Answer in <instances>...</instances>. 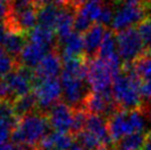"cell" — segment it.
I'll list each match as a JSON object with an SVG mask.
<instances>
[{
	"label": "cell",
	"mask_w": 151,
	"mask_h": 150,
	"mask_svg": "<svg viewBox=\"0 0 151 150\" xmlns=\"http://www.w3.org/2000/svg\"><path fill=\"white\" fill-rule=\"evenodd\" d=\"M88 112L84 108H74V117H73V125L71 133L74 137H76L80 133H82L86 127Z\"/></svg>",
	"instance_id": "obj_26"
},
{
	"label": "cell",
	"mask_w": 151,
	"mask_h": 150,
	"mask_svg": "<svg viewBox=\"0 0 151 150\" xmlns=\"http://www.w3.org/2000/svg\"><path fill=\"white\" fill-rule=\"evenodd\" d=\"M50 51V49H47L45 46L29 41L23 48L18 61L20 63V65L30 67V69H35Z\"/></svg>",
	"instance_id": "obj_13"
},
{
	"label": "cell",
	"mask_w": 151,
	"mask_h": 150,
	"mask_svg": "<svg viewBox=\"0 0 151 150\" xmlns=\"http://www.w3.org/2000/svg\"><path fill=\"white\" fill-rule=\"evenodd\" d=\"M107 29L105 25L101 23H94L89 28L84 35V44H85V56L87 60L97 58L98 51L101 45V42L104 40Z\"/></svg>",
	"instance_id": "obj_12"
},
{
	"label": "cell",
	"mask_w": 151,
	"mask_h": 150,
	"mask_svg": "<svg viewBox=\"0 0 151 150\" xmlns=\"http://www.w3.org/2000/svg\"><path fill=\"white\" fill-rule=\"evenodd\" d=\"M63 71V58L59 52V49L55 48L51 50L42 58L39 65L34 69L37 79H56Z\"/></svg>",
	"instance_id": "obj_11"
},
{
	"label": "cell",
	"mask_w": 151,
	"mask_h": 150,
	"mask_svg": "<svg viewBox=\"0 0 151 150\" xmlns=\"http://www.w3.org/2000/svg\"><path fill=\"white\" fill-rule=\"evenodd\" d=\"M87 79H82L62 73L61 84L65 103L73 108H83L85 100L91 93L87 91Z\"/></svg>",
	"instance_id": "obj_7"
},
{
	"label": "cell",
	"mask_w": 151,
	"mask_h": 150,
	"mask_svg": "<svg viewBox=\"0 0 151 150\" xmlns=\"http://www.w3.org/2000/svg\"><path fill=\"white\" fill-rule=\"evenodd\" d=\"M114 16L115 13L113 11V8H111V4H105L103 7V10H101V13L99 16V19H98V23H101L103 25H108L113 22Z\"/></svg>",
	"instance_id": "obj_31"
},
{
	"label": "cell",
	"mask_w": 151,
	"mask_h": 150,
	"mask_svg": "<svg viewBox=\"0 0 151 150\" xmlns=\"http://www.w3.org/2000/svg\"><path fill=\"white\" fill-rule=\"evenodd\" d=\"M147 4L140 6H122L115 12L111 27L113 31L120 32L128 28H132L134 25H140L148 18Z\"/></svg>",
	"instance_id": "obj_8"
},
{
	"label": "cell",
	"mask_w": 151,
	"mask_h": 150,
	"mask_svg": "<svg viewBox=\"0 0 151 150\" xmlns=\"http://www.w3.org/2000/svg\"><path fill=\"white\" fill-rule=\"evenodd\" d=\"M118 54L125 63H134L145 55V46L138 29L128 28L117 34Z\"/></svg>",
	"instance_id": "obj_4"
},
{
	"label": "cell",
	"mask_w": 151,
	"mask_h": 150,
	"mask_svg": "<svg viewBox=\"0 0 151 150\" xmlns=\"http://www.w3.org/2000/svg\"><path fill=\"white\" fill-rule=\"evenodd\" d=\"M20 118H0V141H7L9 138H11V133L13 129L18 125V121Z\"/></svg>",
	"instance_id": "obj_28"
},
{
	"label": "cell",
	"mask_w": 151,
	"mask_h": 150,
	"mask_svg": "<svg viewBox=\"0 0 151 150\" xmlns=\"http://www.w3.org/2000/svg\"><path fill=\"white\" fill-rule=\"evenodd\" d=\"M147 112H148V118H149V120H150V123H151V106H150V108L147 110Z\"/></svg>",
	"instance_id": "obj_38"
},
{
	"label": "cell",
	"mask_w": 151,
	"mask_h": 150,
	"mask_svg": "<svg viewBox=\"0 0 151 150\" xmlns=\"http://www.w3.org/2000/svg\"><path fill=\"white\" fill-rule=\"evenodd\" d=\"M27 38L28 37H27L25 34L9 32L1 48H2L6 52H8L10 55H12L13 58H19L22 50H23V48H24L25 44L28 43V42H27Z\"/></svg>",
	"instance_id": "obj_18"
},
{
	"label": "cell",
	"mask_w": 151,
	"mask_h": 150,
	"mask_svg": "<svg viewBox=\"0 0 151 150\" xmlns=\"http://www.w3.org/2000/svg\"><path fill=\"white\" fill-rule=\"evenodd\" d=\"M145 133H134L127 135L115 142L116 150H140L145 144Z\"/></svg>",
	"instance_id": "obj_20"
},
{
	"label": "cell",
	"mask_w": 151,
	"mask_h": 150,
	"mask_svg": "<svg viewBox=\"0 0 151 150\" xmlns=\"http://www.w3.org/2000/svg\"><path fill=\"white\" fill-rule=\"evenodd\" d=\"M27 37H28L30 42H33V43L45 46L50 50L58 48V44L54 43L55 40H56L55 31L43 28L41 25H37L35 28H33L29 33L27 34Z\"/></svg>",
	"instance_id": "obj_16"
},
{
	"label": "cell",
	"mask_w": 151,
	"mask_h": 150,
	"mask_svg": "<svg viewBox=\"0 0 151 150\" xmlns=\"http://www.w3.org/2000/svg\"><path fill=\"white\" fill-rule=\"evenodd\" d=\"M51 128L56 133H71L74 108L65 102H59L46 112Z\"/></svg>",
	"instance_id": "obj_10"
},
{
	"label": "cell",
	"mask_w": 151,
	"mask_h": 150,
	"mask_svg": "<svg viewBox=\"0 0 151 150\" xmlns=\"http://www.w3.org/2000/svg\"><path fill=\"white\" fill-rule=\"evenodd\" d=\"M53 150H55V149H53Z\"/></svg>",
	"instance_id": "obj_41"
},
{
	"label": "cell",
	"mask_w": 151,
	"mask_h": 150,
	"mask_svg": "<svg viewBox=\"0 0 151 150\" xmlns=\"http://www.w3.org/2000/svg\"><path fill=\"white\" fill-rule=\"evenodd\" d=\"M70 150H86V149L83 148V147L81 146V145H78V144H74L73 147H72ZM97 150H106V148H103V149H97Z\"/></svg>",
	"instance_id": "obj_37"
},
{
	"label": "cell",
	"mask_w": 151,
	"mask_h": 150,
	"mask_svg": "<svg viewBox=\"0 0 151 150\" xmlns=\"http://www.w3.org/2000/svg\"><path fill=\"white\" fill-rule=\"evenodd\" d=\"M13 147V144H8V142L0 141V150H11Z\"/></svg>",
	"instance_id": "obj_35"
},
{
	"label": "cell",
	"mask_w": 151,
	"mask_h": 150,
	"mask_svg": "<svg viewBox=\"0 0 151 150\" xmlns=\"http://www.w3.org/2000/svg\"><path fill=\"white\" fill-rule=\"evenodd\" d=\"M145 112L141 109L136 110H117L108 118V128L110 137L114 142L127 135L134 133H143L146 120Z\"/></svg>",
	"instance_id": "obj_3"
},
{
	"label": "cell",
	"mask_w": 151,
	"mask_h": 150,
	"mask_svg": "<svg viewBox=\"0 0 151 150\" xmlns=\"http://www.w3.org/2000/svg\"><path fill=\"white\" fill-rule=\"evenodd\" d=\"M114 76L107 63L99 58L88 60L87 82L93 92L101 93L110 91L113 86Z\"/></svg>",
	"instance_id": "obj_6"
},
{
	"label": "cell",
	"mask_w": 151,
	"mask_h": 150,
	"mask_svg": "<svg viewBox=\"0 0 151 150\" xmlns=\"http://www.w3.org/2000/svg\"><path fill=\"white\" fill-rule=\"evenodd\" d=\"M38 100V110L47 112L55 104L60 102L63 95L62 84L58 79H34L33 91Z\"/></svg>",
	"instance_id": "obj_5"
},
{
	"label": "cell",
	"mask_w": 151,
	"mask_h": 150,
	"mask_svg": "<svg viewBox=\"0 0 151 150\" xmlns=\"http://www.w3.org/2000/svg\"><path fill=\"white\" fill-rule=\"evenodd\" d=\"M20 66V63L18 58H13L8 52L0 48V79H4V76L10 74L12 71Z\"/></svg>",
	"instance_id": "obj_23"
},
{
	"label": "cell",
	"mask_w": 151,
	"mask_h": 150,
	"mask_svg": "<svg viewBox=\"0 0 151 150\" xmlns=\"http://www.w3.org/2000/svg\"><path fill=\"white\" fill-rule=\"evenodd\" d=\"M138 31L143 42L145 46V54L151 56V18L148 17L147 19L138 25Z\"/></svg>",
	"instance_id": "obj_27"
},
{
	"label": "cell",
	"mask_w": 151,
	"mask_h": 150,
	"mask_svg": "<svg viewBox=\"0 0 151 150\" xmlns=\"http://www.w3.org/2000/svg\"><path fill=\"white\" fill-rule=\"evenodd\" d=\"M85 129L94 133L101 140V142L105 148L110 146L114 142L111 137H110V133H109L108 120H106L105 117L101 116V115L88 114Z\"/></svg>",
	"instance_id": "obj_14"
},
{
	"label": "cell",
	"mask_w": 151,
	"mask_h": 150,
	"mask_svg": "<svg viewBox=\"0 0 151 150\" xmlns=\"http://www.w3.org/2000/svg\"><path fill=\"white\" fill-rule=\"evenodd\" d=\"M94 25L93 22L87 16H85L83 12H81L80 10L77 11L75 17V21H74V31L77 33H85L87 32L89 28Z\"/></svg>",
	"instance_id": "obj_29"
},
{
	"label": "cell",
	"mask_w": 151,
	"mask_h": 150,
	"mask_svg": "<svg viewBox=\"0 0 151 150\" xmlns=\"http://www.w3.org/2000/svg\"><path fill=\"white\" fill-rule=\"evenodd\" d=\"M83 108L88 114L101 115L103 117L107 116L108 118L117 110H119L116 102L114 100L111 89L101 93L91 92L85 100Z\"/></svg>",
	"instance_id": "obj_9"
},
{
	"label": "cell",
	"mask_w": 151,
	"mask_h": 150,
	"mask_svg": "<svg viewBox=\"0 0 151 150\" xmlns=\"http://www.w3.org/2000/svg\"><path fill=\"white\" fill-rule=\"evenodd\" d=\"M11 150H18V146H14V145H13L12 149H11Z\"/></svg>",
	"instance_id": "obj_39"
},
{
	"label": "cell",
	"mask_w": 151,
	"mask_h": 150,
	"mask_svg": "<svg viewBox=\"0 0 151 150\" xmlns=\"http://www.w3.org/2000/svg\"><path fill=\"white\" fill-rule=\"evenodd\" d=\"M141 150H151V130L146 133L145 144H143V147Z\"/></svg>",
	"instance_id": "obj_34"
},
{
	"label": "cell",
	"mask_w": 151,
	"mask_h": 150,
	"mask_svg": "<svg viewBox=\"0 0 151 150\" xmlns=\"http://www.w3.org/2000/svg\"><path fill=\"white\" fill-rule=\"evenodd\" d=\"M141 81L134 71V63H124L122 72L118 74L113 82L114 100L120 110H136L142 106L140 94Z\"/></svg>",
	"instance_id": "obj_1"
},
{
	"label": "cell",
	"mask_w": 151,
	"mask_h": 150,
	"mask_svg": "<svg viewBox=\"0 0 151 150\" xmlns=\"http://www.w3.org/2000/svg\"><path fill=\"white\" fill-rule=\"evenodd\" d=\"M103 7H104V4H101L98 1H95V0H85L84 4L81 6L80 11L84 13L85 16H87L93 22L96 23L98 19H99Z\"/></svg>",
	"instance_id": "obj_25"
},
{
	"label": "cell",
	"mask_w": 151,
	"mask_h": 150,
	"mask_svg": "<svg viewBox=\"0 0 151 150\" xmlns=\"http://www.w3.org/2000/svg\"><path fill=\"white\" fill-rule=\"evenodd\" d=\"M52 129L45 112L35 110L21 117L11 133V141L14 146H34L49 135Z\"/></svg>",
	"instance_id": "obj_2"
},
{
	"label": "cell",
	"mask_w": 151,
	"mask_h": 150,
	"mask_svg": "<svg viewBox=\"0 0 151 150\" xmlns=\"http://www.w3.org/2000/svg\"><path fill=\"white\" fill-rule=\"evenodd\" d=\"M114 4L120 6H140L146 4V0H114Z\"/></svg>",
	"instance_id": "obj_32"
},
{
	"label": "cell",
	"mask_w": 151,
	"mask_h": 150,
	"mask_svg": "<svg viewBox=\"0 0 151 150\" xmlns=\"http://www.w3.org/2000/svg\"><path fill=\"white\" fill-rule=\"evenodd\" d=\"M14 117L18 116L14 112L12 102H10V100H0V118H14Z\"/></svg>",
	"instance_id": "obj_30"
},
{
	"label": "cell",
	"mask_w": 151,
	"mask_h": 150,
	"mask_svg": "<svg viewBox=\"0 0 151 150\" xmlns=\"http://www.w3.org/2000/svg\"><path fill=\"white\" fill-rule=\"evenodd\" d=\"M134 71L140 79L141 83L151 84V56L142 55L136 62H134Z\"/></svg>",
	"instance_id": "obj_22"
},
{
	"label": "cell",
	"mask_w": 151,
	"mask_h": 150,
	"mask_svg": "<svg viewBox=\"0 0 151 150\" xmlns=\"http://www.w3.org/2000/svg\"><path fill=\"white\" fill-rule=\"evenodd\" d=\"M118 46H117V35H115L113 30H107L104 40L101 42V45L98 51L97 58L101 60H108L109 58L117 54Z\"/></svg>",
	"instance_id": "obj_21"
},
{
	"label": "cell",
	"mask_w": 151,
	"mask_h": 150,
	"mask_svg": "<svg viewBox=\"0 0 151 150\" xmlns=\"http://www.w3.org/2000/svg\"><path fill=\"white\" fill-rule=\"evenodd\" d=\"M34 1H35V2H37V1H38V0H34Z\"/></svg>",
	"instance_id": "obj_40"
},
{
	"label": "cell",
	"mask_w": 151,
	"mask_h": 150,
	"mask_svg": "<svg viewBox=\"0 0 151 150\" xmlns=\"http://www.w3.org/2000/svg\"><path fill=\"white\" fill-rule=\"evenodd\" d=\"M8 13V4L7 0H0V21H4Z\"/></svg>",
	"instance_id": "obj_33"
},
{
	"label": "cell",
	"mask_w": 151,
	"mask_h": 150,
	"mask_svg": "<svg viewBox=\"0 0 151 150\" xmlns=\"http://www.w3.org/2000/svg\"><path fill=\"white\" fill-rule=\"evenodd\" d=\"M61 45H62V58L63 60L85 56L84 37L81 33H77L74 31Z\"/></svg>",
	"instance_id": "obj_15"
},
{
	"label": "cell",
	"mask_w": 151,
	"mask_h": 150,
	"mask_svg": "<svg viewBox=\"0 0 151 150\" xmlns=\"http://www.w3.org/2000/svg\"><path fill=\"white\" fill-rule=\"evenodd\" d=\"M77 140V144L85 148L86 150H97V149H103L105 147L103 146V144L98 138L92 133L91 131L84 129L82 133H80L75 137Z\"/></svg>",
	"instance_id": "obj_24"
},
{
	"label": "cell",
	"mask_w": 151,
	"mask_h": 150,
	"mask_svg": "<svg viewBox=\"0 0 151 150\" xmlns=\"http://www.w3.org/2000/svg\"><path fill=\"white\" fill-rule=\"evenodd\" d=\"M14 112L19 118L33 112L38 109V100L33 92L29 93L24 96H21L13 102Z\"/></svg>",
	"instance_id": "obj_19"
},
{
	"label": "cell",
	"mask_w": 151,
	"mask_h": 150,
	"mask_svg": "<svg viewBox=\"0 0 151 150\" xmlns=\"http://www.w3.org/2000/svg\"><path fill=\"white\" fill-rule=\"evenodd\" d=\"M18 150H39V148L34 146H19Z\"/></svg>",
	"instance_id": "obj_36"
},
{
	"label": "cell",
	"mask_w": 151,
	"mask_h": 150,
	"mask_svg": "<svg viewBox=\"0 0 151 150\" xmlns=\"http://www.w3.org/2000/svg\"><path fill=\"white\" fill-rule=\"evenodd\" d=\"M60 11L61 6L59 4H50L41 7L38 12V25L55 31Z\"/></svg>",
	"instance_id": "obj_17"
}]
</instances>
